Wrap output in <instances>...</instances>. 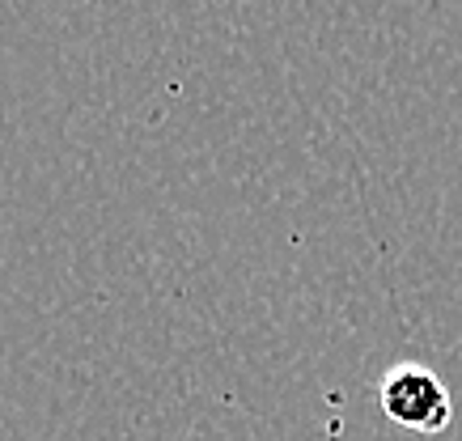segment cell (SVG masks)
<instances>
[{
  "label": "cell",
  "instance_id": "6da1fadb",
  "mask_svg": "<svg viewBox=\"0 0 462 441\" xmlns=\"http://www.w3.org/2000/svg\"><path fill=\"white\" fill-rule=\"evenodd\" d=\"M378 408L391 425L407 428V433H424V437L446 433L449 420H454V399H449L446 382L429 365H416V361L391 365L382 373Z\"/></svg>",
  "mask_w": 462,
  "mask_h": 441
}]
</instances>
